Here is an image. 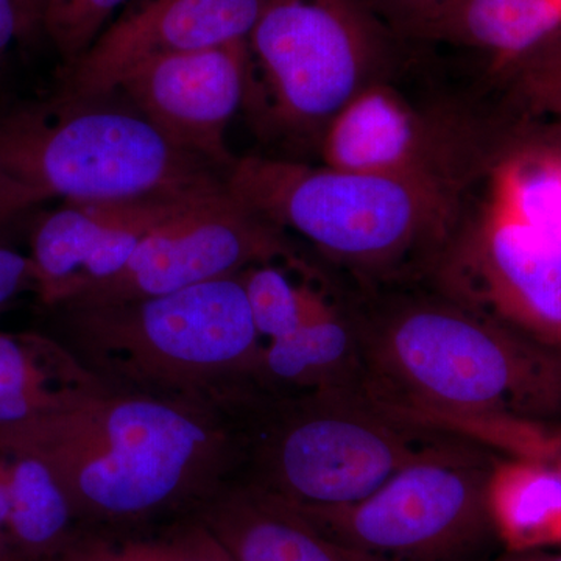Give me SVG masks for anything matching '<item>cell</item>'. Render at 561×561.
Returning a JSON list of instances; mask_svg holds the SVG:
<instances>
[{"label": "cell", "mask_w": 561, "mask_h": 561, "mask_svg": "<svg viewBox=\"0 0 561 561\" xmlns=\"http://www.w3.org/2000/svg\"><path fill=\"white\" fill-rule=\"evenodd\" d=\"M108 387L58 339L0 332V430L54 415Z\"/></svg>", "instance_id": "obj_17"}, {"label": "cell", "mask_w": 561, "mask_h": 561, "mask_svg": "<svg viewBox=\"0 0 561 561\" xmlns=\"http://www.w3.org/2000/svg\"><path fill=\"white\" fill-rule=\"evenodd\" d=\"M128 0H44L41 33L50 39L65 66L90 50L114 11Z\"/></svg>", "instance_id": "obj_24"}, {"label": "cell", "mask_w": 561, "mask_h": 561, "mask_svg": "<svg viewBox=\"0 0 561 561\" xmlns=\"http://www.w3.org/2000/svg\"><path fill=\"white\" fill-rule=\"evenodd\" d=\"M5 457L10 485L9 541L14 561L49 559L80 529L72 502L44 461L27 454Z\"/></svg>", "instance_id": "obj_20"}, {"label": "cell", "mask_w": 561, "mask_h": 561, "mask_svg": "<svg viewBox=\"0 0 561 561\" xmlns=\"http://www.w3.org/2000/svg\"><path fill=\"white\" fill-rule=\"evenodd\" d=\"M278 262L253 265L241 273L251 317L264 343L297 330L328 297L309 280L295 283Z\"/></svg>", "instance_id": "obj_23"}, {"label": "cell", "mask_w": 561, "mask_h": 561, "mask_svg": "<svg viewBox=\"0 0 561 561\" xmlns=\"http://www.w3.org/2000/svg\"><path fill=\"white\" fill-rule=\"evenodd\" d=\"M0 561H14L9 542L0 538Z\"/></svg>", "instance_id": "obj_32"}, {"label": "cell", "mask_w": 561, "mask_h": 561, "mask_svg": "<svg viewBox=\"0 0 561 561\" xmlns=\"http://www.w3.org/2000/svg\"><path fill=\"white\" fill-rule=\"evenodd\" d=\"M491 522L508 551L561 542V476L534 461L496 463L489 489Z\"/></svg>", "instance_id": "obj_19"}, {"label": "cell", "mask_w": 561, "mask_h": 561, "mask_svg": "<svg viewBox=\"0 0 561 561\" xmlns=\"http://www.w3.org/2000/svg\"><path fill=\"white\" fill-rule=\"evenodd\" d=\"M561 32V0H460L432 39H445L512 62Z\"/></svg>", "instance_id": "obj_18"}, {"label": "cell", "mask_w": 561, "mask_h": 561, "mask_svg": "<svg viewBox=\"0 0 561 561\" xmlns=\"http://www.w3.org/2000/svg\"><path fill=\"white\" fill-rule=\"evenodd\" d=\"M254 214L311 243L359 291L432 275L460 227V187L415 176L247 157L225 175Z\"/></svg>", "instance_id": "obj_3"}, {"label": "cell", "mask_w": 561, "mask_h": 561, "mask_svg": "<svg viewBox=\"0 0 561 561\" xmlns=\"http://www.w3.org/2000/svg\"><path fill=\"white\" fill-rule=\"evenodd\" d=\"M28 290L36 291L31 257L0 247V311Z\"/></svg>", "instance_id": "obj_26"}, {"label": "cell", "mask_w": 561, "mask_h": 561, "mask_svg": "<svg viewBox=\"0 0 561 561\" xmlns=\"http://www.w3.org/2000/svg\"><path fill=\"white\" fill-rule=\"evenodd\" d=\"M494 467L491 449L472 442L409 465L354 504L291 507L376 561H483L500 541L489 505Z\"/></svg>", "instance_id": "obj_8"}, {"label": "cell", "mask_w": 561, "mask_h": 561, "mask_svg": "<svg viewBox=\"0 0 561 561\" xmlns=\"http://www.w3.org/2000/svg\"><path fill=\"white\" fill-rule=\"evenodd\" d=\"M232 561H376L317 530L287 502L230 482L197 511Z\"/></svg>", "instance_id": "obj_15"}, {"label": "cell", "mask_w": 561, "mask_h": 561, "mask_svg": "<svg viewBox=\"0 0 561 561\" xmlns=\"http://www.w3.org/2000/svg\"><path fill=\"white\" fill-rule=\"evenodd\" d=\"M57 311L58 341L114 389L232 419L257 398L264 341L241 273L157 297Z\"/></svg>", "instance_id": "obj_4"}, {"label": "cell", "mask_w": 561, "mask_h": 561, "mask_svg": "<svg viewBox=\"0 0 561 561\" xmlns=\"http://www.w3.org/2000/svg\"><path fill=\"white\" fill-rule=\"evenodd\" d=\"M497 561H561V557H508V559H502Z\"/></svg>", "instance_id": "obj_31"}, {"label": "cell", "mask_w": 561, "mask_h": 561, "mask_svg": "<svg viewBox=\"0 0 561 561\" xmlns=\"http://www.w3.org/2000/svg\"><path fill=\"white\" fill-rule=\"evenodd\" d=\"M291 260L294 247L286 232L243 206L227 187L154 228L117 275L58 308L157 297L239 275L253 265Z\"/></svg>", "instance_id": "obj_9"}, {"label": "cell", "mask_w": 561, "mask_h": 561, "mask_svg": "<svg viewBox=\"0 0 561 561\" xmlns=\"http://www.w3.org/2000/svg\"><path fill=\"white\" fill-rule=\"evenodd\" d=\"M18 18V41H32L41 35L44 0H13Z\"/></svg>", "instance_id": "obj_28"}, {"label": "cell", "mask_w": 561, "mask_h": 561, "mask_svg": "<svg viewBox=\"0 0 561 561\" xmlns=\"http://www.w3.org/2000/svg\"><path fill=\"white\" fill-rule=\"evenodd\" d=\"M72 98L0 110V227L41 203L133 201L227 187L125 102Z\"/></svg>", "instance_id": "obj_5"}, {"label": "cell", "mask_w": 561, "mask_h": 561, "mask_svg": "<svg viewBox=\"0 0 561 561\" xmlns=\"http://www.w3.org/2000/svg\"><path fill=\"white\" fill-rule=\"evenodd\" d=\"M432 276L443 294L491 319L561 339V241L494 203L460 228Z\"/></svg>", "instance_id": "obj_10"}, {"label": "cell", "mask_w": 561, "mask_h": 561, "mask_svg": "<svg viewBox=\"0 0 561 561\" xmlns=\"http://www.w3.org/2000/svg\"><path fill=\"white\" fill-rule=\"evenodd\" d=\"M18 38V18L13 0H0V62L5 58L11 43Z\"/></svg>", "instance_id": "obj_29"}, {"label": "cell", "mask_w": 561, "mask_h": 561, "mask_svg": "<svg viewBox=\"0 0 561 561\" xmlns=\"http://www.w3.org/2000/svg\"><path fill=\"white\" fill-rule=\"evenodd\" d=\"M359 335L348 300L324 298L297 330L262 348L257 398L359 389Z\"/></svg>", "instance_id": "obj_16"}, {"label": "cell", "mask_w": 561, "mask_h": 561, "mask_svg": "<svg viewBox=\"0 0 561 561\" xmlns=\"http://www.w3.org/2000/svg\"><path fill=\"white\" fill-rule=\"evenodd\" d=\"M524 95L535 108L561 117V65L535 66L523 79Z\"/></svg>", "instance_id": "obj_27"}, {"label": "cell", "mask_w": 561, "mask_h": 561, "mask_svg": "<svg viewBox=\"0 0 561 561\" xmlns=\"http://www.w3.org/2000/svg\"><path fill=\"white\" fill-rule=\"evenodd\" d=\"M241 415L242 481L301 508L354 504L409 465L474 442L359 389L262 397Z\"/></svg>", "instance_id": "obj_6"}, {"label": "cell", "mask_w": 561, "mask_h": 561, "mask_svg": "<svg viewBox=\"0 0 561 561\" xmlns=\"http://www.w3.org/2000/svg\"><path fill=\"white\" fill-rule=\"evenodd\" d=\"M559 151H560V153H561V150H559Z\"/></svg>", "instance_id": "obj_34"}, {"label": "cell", "mask_w": 561, "mask_h": 561, "mask_svg": "<svg viewBox=\"0 0 561 561\" xmlns=\"http://www.w3.org/2000/svg\"><path fill=\"white\" fill-rule=\"evenodd\" d=\"M348 301L359 390L391 411L490 449L561 415V360L507 324L416 284Z\"/></svg>", "instance_id": "obj_1"}, {"label": "cell", "mask_w": 561, "mask_h": 561, "mask_svg": "<svg viewBox=\"0 0 561 561\" xmlns=\"http://www.w3.org/2000/svg\"><path fill=\"white\" fill-rule=\"evenodd\" d=\"M231 419L108 387L54 415L0 430V454L44 461L80 527L135 529L191 515L232 482L242 435Z\"/></svg>", "instance_id": "obj_2"}, {"label": "cell", "mask_w": 561, "mask_h": 561, "mask_svg": "<svg viewBox=\"0 0 561 561\" xmlns=\"http://www.w3.org/2000/svg\"><path fill=\"white\" fill-rule=\"evenodd\" d=\"M43 561H232L197 512L162 526L80 527L68 545Z\"/></svg>", "instance_id": "obj_21"}, {"label": "cell", "mask_w": 561, "mask_h": 561, "mask_svg": "<svg viewBox=\"0 0 561 561\" xmlns=\"http://www.w3.org/2000/svg\"><path fill=\"white\" fill-rule=\"evenodd\" d=\"M491 203L561 241L560 151H524L502 162Z\"/></svg>", "instance_id": "obj_22"}, {"label": "cell", "mask_w": 561, "mask_h": 561, "mask_svg": "<svg viewBox=\"0 0 561 561\" xmlns=\"http://www.w3.org/2000/svg\"><path fill=\"white\" fill-rule=\"evenodd\" d=\"M394 33L368 0H267L247 38L243 106L260 130L320 136L387 80Z\"/></svg>", "instance_id": "obj_7"}, {"label": "cell", "mask_w": 561, "mask_h": 561, "mask_svg": "<svg viewBox=\"0 0 561 561\" xmlns=\"http://www.w3.org/2000/svg\"><path fill=\"white\" fill-rule=\"evenodd\" d=\"M157 197L65 203L47 214L32 234L36 291L46 308L65 305L87 287L125 228L153 206Z\"/></svg>", "instance_id": "obj_14"}, {"label": "cell", "mask_w": 561, "mask_h": 561, "mask_svg": "<svg viewBox=\"0 0 561 561\" xmlns=\"http://www.w3.org/2000/svg\"><path fill=\"white\" fill-rule=\"evenodd\" d=\"M557 471H559V474L561 476V460H560V463H559V468H557Z\"/></svg>", "instance_id": "obj_33"}, {"label": "cell", "mask_w": 561, "mask_h": 561, "mask_svg": "<svg viewBox=\"0 0 561 561\" xmlns=\"http://www.w3.org/2000/svg\"><path fill=\"white\" fill-rule=\"evenodd\" d=\"M320 149L330 168L459 187L468 153L456 131L413 110L387 80L365 88L335 114L321 135Z\"/></svg>", "instance_id": "obj_13"}, {"label": "cell", "mask_w": 561, "mask_h": 561, "mask_svg": "<svg viewBox=\"0 0 561 561\" xmlns=\"http://www.w3.org/2000/svg\"><path fill=\"white\" fill-rule=\"evenodd\" d=\"M397 36L432 39L460 0H368Z\"/></svg>", "instance_id": "obj_25"}, {"label": "cell", "mask_w": 561, "mask_h": 561, "mask_svg": "<svg viewBox=\"0 0 561 561\" xmlns=\"http://www.w3.org/2000/svg\"><path fill=\"white\" fill-rule=\"evenodd\" d=\"M267 0H128L87 54L61 72L60 94L105 98L144 62L249 38Z\"/></svg>", "instance_id": "obj_12"}, {"label": "cell", "mask_w": 561, "mask_h": 561, "mask_svg": "<svg viewBox=\"0 0 561 561\" xmlns=\"http://www.w3.org/2000/svg\"><path fill=\"white\" fill-rule=\"evenodd\" d=\"M247 39L144 62L116 92L181 150L230 171L228 125L245 101Z\"/></svg>", "instance_id": "obj_11"}, {"label": "cell", "mask_w": 561, "mask_h": 561, "mask_svg": "<svg viewBox=\"0 0 561 561\" xmlns=\"http://www.w3.org/2000/svg\"><path fill=\"white\" fill-rule=\"evenodd\" d=\"M11 500L5 457L0 456V538L9 542Z\"/></svg>", "instance_id": "obj_30"}]
</instances>
